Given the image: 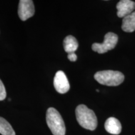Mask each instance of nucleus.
<instances>
[{"label":"nucleus","mask_w":135,"mask_h":135,"mask_svg":"<svg viewBox=\"0 0 135 135\" xmlns=\"http://www.w3.org/2000/svg\"><path fill=\"white\" fill-rule=\"evenodd\" d=\"M77 121L81 126L89 130L93 131L98 126V119L94 111L84 104H80L76 108Z\"/></svg>","instance_id":"obj_1"},{"label":"nucleus","mask_w":135,"mask_h":135,"mask_svg":"<svg viewBox=\"0 0 135 135\" xmlns=\"http://www.w3.org/2000/svg\"><path fill=\"white\" fill-rule=\"evenodd\" d=\"M46 123L53 135H65L66 127L63 118L54 108L47 110Z\"/></svg>","instance_id":"obj_2"},{"label":"nucleus","mask_w":135,"mask_h":135,"mask_svg":"<svg viewBox=\"0 0 135 135\" xmlns=\"http://www.w3.org/2000/svg\"><path fill=\"white\" fill-rule=\"evenodd\" d=\"M94 78L99 84L108 86H116L124 80V76L122 73L113 70L98 71Z\"/></svg>","instance_id":"obj_3"},{"label":"nucleus","mask_w":135,"mask_h":135,"mask_svg":"<svg viewBox=\"0 0 135 135\" xmlns=\"http://www.w3.org/2000/svg\"><path fill=\"white\" fill-rule=\"evenodd\" d=\"M118 41V36L115 33L109 32L104 36L103 43H94L92 45V50L99 54H103L115 48Z\"/></svg>","instance_id":"obj_4"},{"label":"nucleus","mask_w":135,"mask_h":135,"mask_svg":"<svg viewBox=\"0 0 135 135\" xmlns=\"http://www.w3.org/2000/svg\"><path fill=\"white\" fill-rule=\"evenodd\" d=\"M18 15L22 21H26L35 15V6L31 0H21L18 6Z\"/></svg>","instance_id":"obj_5"},{"label":"nucleus","mask_w":135,"mask_h":135,"mask_svg":"<svg viewBox=\"0 0 135 135\" xmlns=\"http://www.w3.org/2000/svg\"><path fill=\"white\" fill-rule=\"evenodd\" d=\"M54 86L57 92L65 94L70 90V86L65 73L62 71L56 72L54 78Z\"/></svg>","instance_id":"obj_6"},{"label":"nucleus","mask_w":135,"mask_h":135,"mask_svg":"<svg viewBox=\"0 0 135 135\" xmlns=\"http://www.w3.org/2000/svg\"><path fill=\"white\" fill-rule=\"evenodd\" d=\"M118 10L117 16L119 18L124 17L130 15L135 9V3L131 0H121L116 5Z\"/></svg>","instance_id":"obj_7"},{"label":"nucleus","mask_w":135,"mask_h":135,"mask_svg":"<svg viewBox=\"0 0 135 135\" xmlns=\"http://www.w3.org/2000/svg\"><path fill=\"white\" fill-rule=\"evenodd\" d=\"M104 128L108 133L112 134H119L121 132V124L118 119L110 117L106 119L104 123Z\"/></svg>","instance_id":"obj_8"},{"label":"nucleus","mask_w":135,"mask_h":135,"mask_svg":"<svg viewBox=\"0 0 135 135\" xmlns=\"http://www.w3.org/2000/svg\"><path fill=\"white\" fill-rule=\"evenodd\" d=\"M121 28L127 33L135 31V11L123 18Z\"/></svg>","instance_id":"obj_9"},{"label":"nucleus","mask_w":135,"mask_h":135,"mask_svg":"<svg viewBox=\"0 0 135 135\" xmlns=\"http://www.w3.org/2000/svg\"><path fill=\"white\" fill-rule=\"evenodd\" d=\"M78 42L75 37L69 35L66 37L63 41V46L65 51L68 54L75 53L78 48Z\"/></svg>","instance_id":"obj_10"},{"label":"nucleus","mask_w":135,"mask_h":135,"mask_svg":"<svg viewBox=\"0 0 135 135\" xmlns=\"http://www.w3.org/2000/svg\"><path fill=\"white\" fill-rule=\"evenodd\" d=\"M0 134L2 135H16L11 124L2 117H0Z\"/></svg>","instance_id":"obj_11"},{"label":"nucleus","mask_w":135,"mask_h":135,"mask_svg":"<svg viewBox=\"0 0 135 135\" xmlns=\"http://www.w3.org/2000/svg\"><path fill=\"white\" fill-rule=\"evenodd\" d=\"M6 91L2 81L0 80V101H3L6 98Z\"/></svg>","instance_id":"obj_12"},{"label":"nucleus","mask_w":135,"mask_h":135,"mask_svg":"<svg viewBox=\"0 0 135 135\" xmlns=\"http://www.w3.org/2000/svg\"><path fill=\"white\" fill-rule=\"evenodd\" d=\"M68 60L71 61L75 62L77 60V55H76L75 53H69L68 55Z\"/></svg>","instance_id":"obj_13"},{"label":"nucleus","mask_w":135,"mask_h":135,"mask_svg":"<svg viewBox=\"0 0 135 135\" xmlns=\"http://www.w3.org/2000/svg\"><path fill=\"white\" fill-rule=\"evenodd\" d=\"M97 92H99V89H97Z\"/></svg>","instance_id":"obj_14"}]
</instances>
